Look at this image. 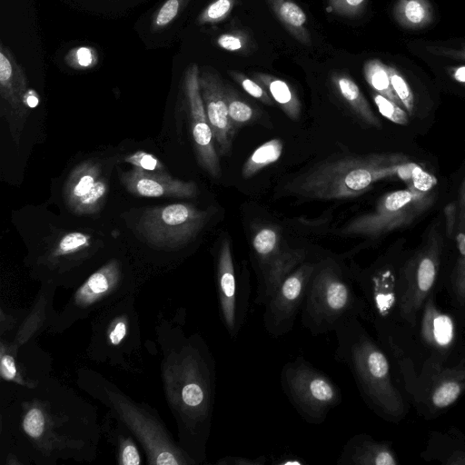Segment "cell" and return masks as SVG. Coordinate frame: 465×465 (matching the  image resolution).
Returning a JSON list of instances; mask_svg holds the SVG:
<instances>
[{
    "label": "cell",
    "instance_id": "1",
    "mask_svg": "<svg viewBox=\"0 0 465 465\" xmlns=\"http://www.w3.org/2000/svg\"><path fill=\"white\" fill-rule=\"evenodd\" d=\"M333 332L334 359L349 368L366 405L387 421H401L409 406L394 382L384 348L357 318L342 322Z\"/></svg>",
    "mask_w": 465,
    "mask_h": 465
},
{
    "label": "cell",
    "instance_id": "2",
    "mask_svg": "<svg viewBox=\"0 0 465 465\" xmlns=\"http://www.w3.org/2000/svg\"><path fill=\"white\" fill-rule=\"evenodd\" d=\"M413 163L400 154L349 156L323 163L299 177L296 193L318 200H335L360 195L384 178L400 175Z\"/></svg>",
    "mask_w": 465,
    "mask_h": 465
},
{
    "label": "cell",
    "instance_id": "3",
    "mask_svg": "<svg viewBox=\"0 0 465 465\" xmlns=\"http://www.w3.org/2000/svg\"><path fill=\"white\" fill-rule=\"evenodd\" d=\"M360 319L371 323L362 295L357 294L341 268L334 262L317 264L301 310V322L312 336L326 334L342 322Z\"/></svg>",
    "mask_w": 465,
    "mask_h": 465
},
{
    "label": "cell",
    "instance_id": "4",
    "mask_svg": "<svg viewBox=\"0 0 465 465\" xmlns=\"http://www.w3.org/2000/svg\"><path fill=\"white\" fill-rule=\"evenodd\" d=\"M413 337L411 354L401 360L411 358L415 352L418 356L413 361L396 364L420 359L421 361L417 365L424 361L439 364L459 361L465 355V310L453 305L451 310H443L437 303L435 292L431 293L420 310Z\"/></svg>",
    "mask_w": 465,
    "mask_h": 465
},
{
    "label": "cell",
    "instance_id": "5",
    "mask_svg": "<svg viewBox=\"0 0 465 465\" xmlns=\"http://www.w3.org/2000/svg\"><path fill=\"white\" fill-rule=\"evenodd\" d=\"M282 390L292 406L308 423H322L342 401L340 387L303 356L284 363L280 373Z\"/></svg>",
    "mask_w": 465,
    "mask_h": 465
},
{
    "label": "cell",
    "instance_id": "6",
    "mask_svg": "<svg viewBox=\"0 0 465 465\" xmlns=\"http://www.w3.org/2000/svg\"><path fill=\"white\" fill-rule=\"evenodd\" d=\"M406 393L420 415L436 417L465 392V355L455 363L421 362L400 371Z\"/></svg>",
    "mask_w": 465,
    "mask_h": 465
},
{
    "label": "cell",
    "instance_id": "7",
    "mask_svg": "<svg viewBox=\"0 0 465 465\" xmlns=\"http://www.w3.org/2000/svg\"><path fill=\"white\" fill-rule=\"evenodd\" d=\"M441 250L440 234L433 230L421 249L401 266L400 312L412 340L420 310L427 298L436 291Z\"/></svg>",
    "mask_w": 465,
    "mask_h": 465
},
{
    "label": "cell",
    "instance_id": "8",
    "mask_svg": "<svg viewBox=\"0 0 465 465\" xmlns=\"http://www.w3.org/2000/svg\"><path fill=\"white\" fill-rule=\"evenodd\" d=\"M209 213L186 203L147 208L135 230L139 237L153 246L175 249L190 242L201 232Z\"/></svg>",
    "mask_w": 465,
    "mask_h": 465
},
{
    "label": "cell",
    "instance_id": "9",
    "mask_svg": "<svg viewBox=\"0 0 465 465\" xmlns=\"http://www.w3.org/2000/svg\"><path fill=\"white\" fill-rule=\"evenodd\" d=\"M429 191L410 184L407 189L383 195L372 212L351 220L342 233L353 236L378 237L411 223L429 208L431 203Z\"/></svg>",
    "mask_w": 465,
    "mask_h": 465
},
{
    "label": "cell",
    "instance_id": "10",
    "mask_svg": "<svg viewBox=\"0 0 465 465\" xmlns=\"http://www.w3.org/2000/svg\"><path fill=\"white\" fill-rule=\"evenodd\" d=\"M252 245L257 268L256 305L264 306L282 280L305 261L302 250L283 245L278 229L263 226L256 231Z\"/></svg>",
    "mask_w": 465,
    "mask_h": 465
},
{
    "label": "cell",
    "instance_id": "11",
    "mask_svg": "<svg viewBox=\"0 0 465 465\" xmlns=\"http://www.w3.org/2000/svg\"><path fill=\"white\" fill-rule=\"evenodd\" d=\"M216 290L222 322L228 336L235 339L248 315L251 288L237 273L228 239L223 241L217 255Z\"/></svg>",
    "mask_w": 465,
    "mask_h": 465
},
{
    "label": "cell",
    "instance_id": "12",
    "mask_svg": "<svg viewBox=\"0 0 465 465\" xmlns=\"http://www.w3.org/2000/svg\"><path fill=\"white\" fill-rule=\"evenodd\" d=\"M317 264L306 261L299 264L264 304L262 322L270 336L281 337L293 329Z\"/></svg>",
    "mask_w": 465,
    "mask_h": 465
},
{
    "label": "cell",
    "instance_id": "13",
    "mask_svg": "<svg viewBox=\"0 0 465 465\" xmlns=\"http://www.w3.org/2000/svg\"><path fill=\"white\" fill-rule=\"evenodd\" d=\"M0 113L8 124L13 141L19 144L35 94L10 49L0 45Z\"/></svg>",
    "mask_w": 465,
    "mask_h": 465
},
{
    "label": "cell",
    "instance_id": "14",
    "mask_svg": "<svg viewBox=\"0 0 465 465\" xmlns=\"http://www.w3.org/2000/svg\"><path fill=\"white\" fill-rule=\"evenodd\" d=\"M199 75L198 65L190 64L183 74V90L197 161L212 177L217 178L221 173L220 162L201 94Z\"/></svg>",
    "mask_w": 465,
    "mask_h": 465
},
{
    "label": "cell",
    "instance_id": "15",
    "mask_svg": "<svg viewBox=\"0 0 465 465\" xmlns=\"http://www.w3.org/2000/svg\"><path fill=\"white\" fill-rule=\"evenodd\" d=\"M199 84L217 153L225 155L231 150L235 133L228 114L225 85L216 73L206 68L200 71Z\"/></svg>",
    "mask_w": 465,
    "mask_h": 465
},
{
    "label": "cell",
    "instance_id": "16",
    "mask_svg": "<svg viewBox=\"0 0 465 465\" xmlns=\"http://www.w3.org/2000/svg\"><path fill=\"white\" fill-rule=\"evenodd\" d=\"M120 180L132 194L141 197L193 198L198 193L197 184L173 178L169 173L147 172L139 168L123 172Z\"/></svg>",
    "mask_w": 465,
    "mask_h": 465
},
{
    "label": "cell",
    "instance_id": "17",
    "mask_svg": "<svg viewBox=\"0 0 465 465\" xmlns=\"http://www.w3.org/2000/svg\"><path fill=\"white\" fill-rule=\"evenodd\" d=\"M337 464L398 465L399 460L390 442L376 440L366 433H358L346 441Z\"/></svg>",
    "mask_w": 465,
    "mask_h": 465
},
{
    "label": "cell",
    "instance_id": "18",
    "mask_svg": "<svg viewBox=\"0 0 465 465\" xmlns=\"http://www.w3.org/2000/svg\"><path fill=\"white\" fill-rule=\"evenodd\" d=\"M101 176L100 164L94 161H84L71 171L64 187V203L71 211L89 193Z\"/></svg>",
    "mask_w": 465,
    "mask_h": 465
},
{
    "label": "cell",
    "instance_id": "19",
    "mask_svg": "<svg viewBox=\"0 0 465 465\" xmlns=\"http://www.w3.org/2000/svg\"><path fill=\"white\" fill-rule=\"evenodd\" d=\"M331 81L341 97L361 121L375 128L381 127L380 119L373 113L357 84L350 76L336 73L332 75Z\"/></svg>",
    "mask_w": 465,
    "mask_h": 465
},
{
    "label": "cell",
    "instance_id": "20",
    "mask_svg": "<svg viewBox=\"0 0 465 465\" xmlns=\"http://www.w3.org/2000/svg\"><path fill=\"white\" fill-rule=\"evenodd\" d=\"M266 1L286 30L301 44L311 45L312 37L302 8L293 0Z\"/></svg>",
    "mask_w": 465,
    "mask_h": 465
},
{
    "label": "cell",
    "instance_id": "21",
    "mask_svg": "<svg viewBox=\"0 0 465 465\" xmlns=\"http://www.w3.org/2000/svg\"><path fill=\"white\" fill-rule=\"evenodd\" d=\"M393 16L401 27L419 30L433 21L434 13L429 0H397Z\"/></svg>",
    "mask_w": 465,
    "mask_h": 465
},
{
    "label": "cell",
    "instance_id": "22",
    "mask_svg": "<svg viewBox=\"0 0 465 465\" xmlns=\"http://www.w3.org/2000/svg\"><path fill=\"white\" fill-rule=\"evenodd\" d=\"M253 77L267 90L273 101L292 120H297L300 117L301 102L285 81L263 73H254Z\"/></svg>",
    "mask_w": 465,
    "mask_h": 465
},
{
    "label": "cell",
    "instance_id": "23",
    "mask_svg": "<svg viewBox=\"0 0 465 465\" xmlns=\"http://www.w3.org/2000/svg\"><path fill=\"white\" fill-rule=\"evenodd\" d=\"M282 153V142L281 139H272L259 147L245 161L242 168V175L247 179L262 168L278 161Z\"/></svg>",
    "mask_w": 465,
    "mask_h": 465
},
{
    "label": "cell",
    "instance_id": "24",
    "mask_svg": "<svg viewBox=\"0 0 465 465\" xmlns=\"http://www.w3.org/2000/svg\"><path fill=\"white\" fill-rule=\"evenodd\" d=\"M363 74L372 90L403 107L393 91L388 65L379 59H370L363 66Z\"/></svg>",
    "mask_w": 465,
    "mask_h": 465
},
{
    "label": "cell",
    "instance_id": "25",
    "mask_svg": "<svg viewBox=\"0 0 465 465\" xmlns=\"http://www.w3.org/2000/svg\"><path fill=\"white\" fill-rule=\"evenodd\" d=\"M119 274L118 265L111 262L92 274L80 288L78 295L83 301H92L97 296L106 292L117 280Z\"/></svg>",
    "mask_w": 465,
    "mask_h": 465
},
{
    "label": "cell",
    "instance_id": "26",
    "mask_svg": "<svg viewBox=\"0 0 465 465\" xmlns=\"http://www.w3.org/2000/svg\"><path fill=\"white\" fill-rule=\"evenodd\" d=\"M91 244L90 234L83 232H69L58 239L52 250V257H72L87 250Z\"/></svg>",
    "mask_w": 465,
    "mask_h": 465
},
{
    "label": "cell",
    "instance_id": "27",
    "mask_svg": "<svg viewBox=\"0 0 465 465\" xmlns=\"http://www.w3.org/2000/svg\"><path fill=\"white\" fill-rule=\"evenodd\" d=\"M108 193V182L101 176L94 187L84 196L72 211L77 215H90L99 212Z\"/></svg>",
    "mask_w": 465,
    "mask_h": 465
},
{
    "label": "cell",
    "instance_id": "28",
    "mask_svg": "<svg viewBox=\"0 0 465 465\" xmlns=\"http://www.w3.org/2000/svg\"><path fill=\"white\" fill-rule=\"evenodd\" d=\"M225 96L228 114L233 128L242 126L252 121L255 116L253 108L229 86H225Z\"/></svg>",
    "mask_w": 465,
    "mask_h": 465
},
{
    "label": "cell",
    "instance_id": "29",
    "mask_svg": "<svg viewBox=\"0 0 465 465\" xmlns=\"http://www.w3.org/2000/svg\"><path fill=\"white\" fill-rule=\"evenodd\" d=\"M190 0H165L151 19L153 32L168 27L180 15Z\"/></svg>",
    "mask_w": 465,
    "mask_h": 465
},
{
    "label": "cell",
    "instance_id": "30",
    "mask_svg": "<svg viewBox=\"0 0 465 465\" xmlns=\"http://www.w3.org/2000/svg\"><path fill=\"white\" fill-rule=\"evenodd\" d=\"M449 293L451 304L465 310V252H462L450 273Z\"/></svg>",
    "mask_w": 465,
    "mask_h": 465
},
{
    "label": "cell",
    "instance_id": "31",
    "mask_svg": "<svg viewBox=\"0 0 465 465\" xmlns=\"http://www.w3.org/2000/svg\"><path fill=\"white\" fill-rule=\"evenodd\" d=\"M236 0H213L198 15V25H214L223 21L232 12Z\"/></svg>",
    "mask_w": 465,
    "mask_h": 465
},
{
    "label": "cell",
    "instance_id": "32",
    "mask_svg": "<svg viewBox=\"0 0 465 465\" xmlns=\"http://www.w3.org/2000/svg\"><path fill=\"white\" fill-rule=\"evenodd\" d=\"M391 83L394 93L409 114H413L415 99L413 92L405 77L393 66H388Z\"/></svg>",
    "mask_w": 465,
    "mask_h": 465
},
{
    "label": "cell",
    "instance_id": "33",
    "mask_svg": "<svg viewBox=\"0 0 465 465\" xmlns=\"http://www.w3.org/2000/svg\"><path fill=\"white\" fill-rule=\"evenodd\" d=\"M372 99L379 112L384 117L397 124L406 125L409 124V114L403 107L376 92L372 93Z\"/></svg>",
    "mask_w": 465,
    "mask_h": 465
},
{
    "label": "cell",
    "instance_id": "34",
    "mask_svg": "<svg viewBox=\"0 0 465 465\" xmlns=\"http://www.w3.org/2000/svg\"><path fill=\"white\" fill-rule=\"evenodd\" d=\"M231 77L239 84V85L251 96L258 99L262 103L272 105L273 99L267 92V90L260 84L257 81L252 80L246 76L244 74L238 71H229Z\"/></svg>",
    "mask_w": 465,
    "mask_h": 465
},
{
    "label": "cell",
    "instance_id": "35",
    "mask_svg": "<svg viewBox=\"0 0 465 465\" xmlns=\"http://www.w3.org/2000/svg\"><path fill=\"white\" fill-rule=\"evenodd\" d=\"M124 161L135 168L157 173H168L163 163L153 154L144 151H136L124 156Z\"/></svg>",
    "mask_w": 465,
    "mask_h": 465
},
{
    "label": "cell",
    "instance_id": "36",
    "mask_svg": "<svg viewBox=\"0 0 465 465\" xmlns=\"http://www.w3.org/2000/svg\"><path fill=\"white\" fill-rule=\"evenodd\" d=\"M217 45L228 52H242L249 46V38L242 31H232L220 35Z\"/></svg>",
    "mask_w": 465,
    "mask_h": 465
},
{
    "label": "cell",
    "instance_id": "37",
    "mask_svg": "<svg viewBox=\"0 0 465 465\" xmlns=\"http://www.w3.org/2000/svg\"><path fill=\"white\" fill-rule=\"evenodd\" d=\"M366 4V0H328V5L335 14L352 17L360 15Z\"/></svg>",
    "mask_w": 465,
    "mask_h": 465
},
{
    "label": "cell",
    "instance_id": "38",
    "mask_svg": "<svg viewBox=\"0 0 465 465\" xmlns=\"http://www.w3.org/2000/svg\"><path fill=\"white\" fill-rule=\"evenodd\" d=\"M23 425L25 432L31 437L41 436L45 427L43 412L37 408L31 409L25 415Z\"/></svg>",
    "mask_w": 465,
    "mask_h": 465
},
{
    "label": "cell",
    "instance_id": "39",
    "mask_svg": "<svg viewBox=\"0 0 465 465\" xmlns=\"http://www.w3.org/2000/svg\"><path fill=\"white\" fill-rule=\"evenodd\" d=\"M427 50L434 55L465 61V44L457 48L443 45H429Z\"/></svg>",
    "mask_w": 465,
    "mask_h": 465
},
{
    "label": "cell",
    "instance_id": "40",
    "mask_svg": "<svg viewBox=\"0 0 465 465\" xmlns=\"http://www.w3.org/2000/svg\"><path fill=\"white\" fill-rule=\"evenodd\" d=\"M267 461L265 455H261L257 458L239 457V456H225L221 458L217 464L220 465H264Z\"/></svg>",
    "mask_w": 465,
    "mask_h": 465
},
{
    "label": "cell",
    "instance_id": "41",
    "mask_svg": "<svg viewBox=\"0 0 465 465\" xmlns=\"http://www.w3.org/2000/svg\"><path fill=\"white\" fill-rule=\"evenodd\" d=\"M74 60L73 66L74 67H87L93 64V54L86 48H79L75 50Z\"/></svg>",
    "mask_w": 465,
    "mask_h": 465
},
{
    "label": "cell",
    "instance_id": "42",
    "mask_svg": "<svg viewBox=\"0 0 465 465\" xmlns=\"http://www.w3.org/2000/svg\"><path fill=\"white\" fill-rule=\"evenodd\" d=\"M122 462L124 464H139L140 457L136 448L133 444L126 445L122 451Z\"/></svg>",
    "mask_w": 465,
    "mask_h": 465
},
{
    "label": "cell",
    "instance_id": "43",
    "mask_svg": "<svg viewBox=\"0 0 465 465\" xmlns=\"http://www.w3.org/2000/svg\"><path fill=\"white\" fill-rule=\"evenodd\" d=\"M15 366L14 360L6 355L3 356L1 359V373L2 376L5 379H13L15 375Z\"/></svg>",
    "mask_w": 465,
    "mask_h": 465
},
{
    "label": "cell",
    "instance_id": "44",
    "mask_svg": "<svg viewBox=\"0 0 465 465\" xmlns=\"http://www.w3.org/2000/svg\"><path fill=\"white\" fill-rule=\"evenodd\" d=\"M446 214V226H447V233L450 237L452 236L454 232L455 225V216H456V206L454 203H450L445 208Z\"/></svg>",
    "mask_w": 465,
    "mask_h": 465
},
{
    "label": "cell",
    "instance_id": "45",
    "mask_svg": "<svg viewBox=\"0 0 465 465\" xmlns=\"http://www.w3.org/2000/svg\"><path fill=\"white\" fill-rule=\"evenodd\" d=\"M126 332V327L124 322H119L114 326V329L110 333V341L113 344H118Z\"/></svg>",
    "mask_w": 465,
    "mask_h": 465
},
{
    "label": "cell",
    "instance_id": "46",
    "mask_svg": "<svg viewBox=\"0 0 465 465\" xmlns=\"http://www.w3.org/2000/svg\"><path fill=\"white\" fill-rule=\"evenodd\" d=\"M447 71L455 82L465 86V64L450 67Z\"/></svg>",
    "mask_w": 465,
    "mask_h": 465
},
{
    "label": "cell",
    "instance_id": "47",
    "mask_svg": "<svg viewBox=\"0 0 465 465\" xmlns=\"http://www.w3.org/2000/svg\"><path fill=\"white\" fill-rule=\"evenodd\" d=\"M460 207L462 218H465V180L460 187Z\"/></svg>",
    "mask_w": 465,
    "mask_h": 465
}]
</instances>
